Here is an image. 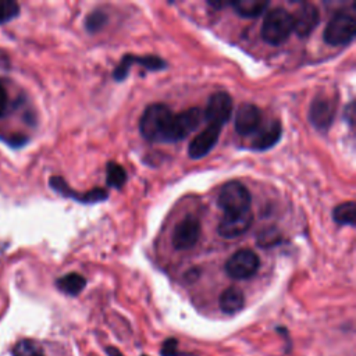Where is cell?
<instances>
[{"label":"cell","instance_id":"6da1fadb","mask_svg":"<svg viewBox=\"0 0 356 356\" xmlns=\"http://www.w3.org/2000/svg\"><path fill=\"white\" fill-rule=\"evenodd\" d=\"M172 115L170 107L163 103L147 106L139 120V131L142 136L152 142H163Z\"/></svg>","mask_w":356,"mask_h":356},{"label":"cell","instance_id":"7a4b0ae2","mask_svg":"<svg viewBox=\"0 0 356 356\" xmlns=\"http://www.w3.org/2000/svg\"><path fill=\"white\" fill-rule=\"evenodd\" d=\"M293 32L292 15L282 7H275L267 11L261 24V38L273 46L284 43Z\"/></svg>","mask_w":356,"mask_h":356},{"label":"cell","instance_id":"3957f363","mask_svg":"<svg viewBox=\"0 0 356 356\" xmlns=\"http://www.w3.org/2000/svg\"><path fill=\"white\" fill-rule=\"evenodd\" d=\"M217 203L225 211V214L242 213L250 210L252 196L242 182L228 181L220 189Z\"/></svg>","mask_w":356,"mask_h":356},{"label":"cell","instance_id":"277c9868","mask_svg":"<svg viewBox=\"0 0 356 356\" xmlns=\"http://www.w3.org/2000/svg\"><path fill=\"white\" fill-rule=\"evenodd\" d=\"M355 33V18L345 11H338L327 22L324 29V40L331 46H342L352 42Z\"/></svg>","mask_w":356,"mask_h":356},{"label":"cell","instance_id":"5b68a950","mask_svg":"<svg viewBox=\"0 0 356 356\" xmlns=\"http://www.w3.org/2000/svg\"><path fill=\"white\" fill-rule=\"evenodd\" d=\"M202 121V113L197 107H192L174 114L164 135L163 142H178L185 139L192 131H195Z\"/></svg>","mask_w":356,"mask_h":356},{"label":"cell","instance_id":"8992f818","mask_svg":"<svg viewBox=\"0 0 356 356\" xmlns=\"http://www.w3.org/2000/svg\"><path fill=\"white\" fill-rule=\"evenodd\" d=\"M260 267V259L252 249L236 250L225 263V273L234 280H248Z\"/></svg>","mask_w":356,"mask_h":356},{"label":"cell","instance_id":"52a82bcc","mask_svg":"<svg viewBox=\"0 0 356 356\" xmlns=\"http://www.w3.org/2000/svg\"><path fill=\"white\" fill-rule=\"evenodd\" d=\"M200 238V221L196 216L188 214L174 228L172 245L178 250L192 249Z\"/></svg>","mask_w":356,"mask_h":356},{"label":"cell","instance_id":"ba28073f","mask_svg":"<svg viewBox=\"0 0 356 356\" xmlns=\"http://www.w3.org/2000/svg\"><path fill=\"white\" fill-rule=\"evenodd\" d=\"M232 115V97L224 92L218 90L209 97L204 117L209 125L222 127Z\"/></svg>","mask_w":356,"mask_h":356},{"label":"cell","instance_id":"9c48e42d","mask_svg":"<svg viewBox=\"0 0 356 356\" xmlns=\"http://www.w3.org/2000/svg\"><path fill=\"white\" fill-rule=\"evenodd\" d=\"M335 115V103L330 97H316L309 108V121L318 131H327Z\"/></svg>","mask_w":356,"mask_h":356},{"label":"cell","instance_id":"30bf717a","mask_svg":"<svg viewBox=\"0 0 356 356\" xmlns=\"http://www.w3.org/2000/svg\"><path fill=\"white\" fill-rule=\"evenodd\" d=\"M253 224V214L250 210L242 213H229L224 214L218 224V234L222 238L232 239L245 234Z\"/></svg>","mask_w":356,"mask_h":356},{"label":"cell","instance_id":"8fae6325","mask_svg":"<svg viewBox=\"0 0 356 356\" xmlns=\"http://www.w3.org/2000/svg\"><path fill=\"white\" fill-rule=\"evenodd\" d=\"M234 124H235V131L242 136L254 134L261 124L260 108L252 103H242L235 111Z\"/></svg>","mask_w":356,"mask_h":356},{"label":"cell","instance_id":"7c38bea8","mask_svg":"<svg viewBox=\"0 0 356 356\" xmlns=\"http://www.w3.org/2000/svg\"><path fill=\"white\" fill-rule=\"evenodd\" d=\"M292 15L293 32L299 38H307L320 22V13L314 4H302Z\"/></svg>","mask_w":356,"mask_h":356},{"label":"cell","instance_id":"4fadbf2b","mask_svg":"<svg viewBox=\"0 0 356 356\" xmlns=\"http://www.w3.org/2000/svg\"><path fill=\"white\" fill-rule=\"evenodd\" d=\"M49 185L51 186V189L57 193H60L64 197H71L76 202L81 203H96V202H103L104 199H107V192L102 188H95L89 192L85 193H78L75 191H72L68 184L61 178V177H51L49 179Z\"/></svg>","mask_w":356,"mask_h":356},{"label":"cell","instance_id":"5bb4252c","mask_svg":"<svg viewBox=\"0 0 356 356\" xmlns=\"http://www.w3.org/2000/svg\"><path fill=\"white\" fill-rule=\"evenodd\" d=\"M221 127L217 125H207L200 134H197L189 143L188 156L193 160L204 157L217 143L220 138Z\"/></svg>","mask_w":356,"mask_h":356},{"label":"cell","instance_id":"9a60e30c","mask_svg":"<svg viewBox=\"0 0 356 356\" xmlns=\"http://www.w3.org/2000/svg\"><path fill=\"white\" fill-rule=\"evenodd\" d=\"M256 132L257 134L252 140V147L256 150H267L281 139L282 127L278 120H274L268 122L266 127L259 128Z\"/></svg>","mask_w":356,"mask_h":356},{"label":"cell","instance_id":"2e32d148","mask_svg":"<svg viewBox=\"0 0 356 356\" xmlns=\"http://www.w3.org/2000/svg\"><path fill=\"white\" fill-rule=\"evenodd\" d=\"M220 309L227 314H235L239 310H242L245 305V296L243 292L236 286L227 288L221 295L218 300Z\"/></svg>","mask_w":356,"mask_h":356},{"label":"cell","instance_id":"e0dca14e","mask_svg":"<svg viewBox=\"0 0 356 356\" xmlns=\"http://www.w3.org/2000/svg\"><path fill=\"white\" fill-rule=\"evenodd\" d=\"M232 6L235 13L245 18H256L263 14L270 6L268 0H236L228 3Z\"/></svg>","mask_w":356,"mask_h":356},{"label":"cell","instance_id":"ac0fdd59","mask_svg":"<svg viewBox=\"0 0 356 356\" xmlns=\"http://www.w3.org/2000/svg\"><path fill=\"white\" fill-rule=\"evenodd\" d=\"M56 286L70 296H76L86 286V280L78 273H68L56 281Z\"/></svg>","mask_w":356,"mask_h":356},{"label":"cell","instance_id":"d6986e66","mask_svg":"<svg viewBox=\"0 0 356 356\" xmlns=\"http://www.w3.org/2000/svg\"><path fill=\"white\" fill-rule=\"evenodd\" d=\"M332 218L337 224L339 225H355V218H356V204L355 202H345L338 204L332 210Z\"/></svg>","mask_w":356,"mask_h":356},{"label":"cell","instance_id":"ffe728a7","mask_svg":"<svg viewBox=\"0 0 356 356\" xmlns=\"http://www.w3.org/2000/svg\"><path fill=\"white\" fill-rule=\"evenodd\" d=\"M107 185L115 189H121L127 182V171L115 161H108L106 167Z\"/></svg>","mask_w":356,"mask_h":356},{"label":"cell","instance_id":"44dd1931","mask_svg":"<svg viewBox=\"0 0 356 356\" xmlns=\"http://www.w3.org/2000/svg\"><path fill=\"white\" fill-rule=\"evenodd\" d=\"M124 58L129 63H138L140 64L142 67H145L146 70H150V71H160V70H164L167 68V63L160 58L159 56H135V54H125Z\"/></svg>","mask_w":356,"mask_h":356},{"label":"cell","instance_id":"7402d4cb","mask_svg":"<svg viewBox=\"0 0 356 356\" xmlns=\"http://www.w3.org/2000/svg\"><path fill=\"white\" fill-rule=\"evenodd\" d=\"M107 21L108 17L103 10H93L85 18V28L89 33H96L107 24Z\"/></svg>","mask_w":356,"mask_h":356},{"label":"cell","instance_id":"603a6c76","mask_svg":"<svg viewBox=\"0 0 356 356\" xmlns=\"http://www.w3.org/2000/svg\"><path fill=\"white\" fill-rule=\"evenodd\" d=\"M14 356H44L42 352V348L31 341V339H22L19 341L14 349H13Z\"/></svg>","mask_w":356,"mask_h":356},{"label":"cell","instance_id":"cb8c5ba5","mask_svg":"<svg viewBox=\"0 0 356 356\" xmlns=\"http://www.w3.org/2000/svg\"><path fill=\"white\" fill-rule=\"evenodd\" d=\"M281 241V234L275 227H266L257 235V243L261 248L274 246Z\"/></svg>","mask_w":356,"mask_h":356},{"label":"cell","instance_id":"d4e9b609","mask_svg":"<svg viewBox=\"0 0 356 356\" xmlns=\"http://www.w3.org/2000/svg\"><path fill=\"white\" fill-rule=\"evenodd\" d=\"M19 15V4L14 0H0V25Z\"/></svg>","mask_w":356,"mask_h":356},{"label":"cell","instance_id":"484cf974","mask_svg":"<svg viewBox=\"0 0 356 356\" xmlns=\"http://www.w3.org/2000/svg\"><path fill=\"white\" fill-rule=\"evenodd\" d=\"M161 355L163 356H188L186 353L178 352V341L174 338H168L164 341L161 348Z\"/></svg>","mask_w":356,"mask_h":356},{"label":"cell","instance_id":"4316f807","mask_svg":"<svg viewBox=\"0 0 356 356\" xmlns=\"http://www.w3.org/2000/svg\"><path fill=\"white\" fill-rule=\"evenodd\" d=\"M7 104H8V96H7V92L0 81V117H3L7 111Z\"/></svg>","mask_w":356,"mask_h":356},{"label":"cell","instance_id":"83f0119b","mask_svg":"<svg viewBox=\"0 0 356 356\" xmlns=\"http://www.w3.org/2000/svg\"><path fill=\"white\" fill-rule=\"evenodd\" d=\"M0 68H3V70L10 68V57L3 50H0Z\"/></svg>","mask_w":356,"mask_h":356},{"label":"cell","instance_id":"f1b7e54d","mask_svg":"<svg viewBox=\"0 0 356 356\" xmlns=\"http://www.w3.org/2000/svg\"><path fill=\"white\" fill-rule=\"evenodd\" d=\"M106 352H107L108 356H122V355L118 352V349H115V348H113V346H107V348H106Z\"/></svg>","mask_w":356,"mask_h":356},{"label":"cell","instance_id":"f546056e","mask_svg":"<svg viewBox=\"0 0 356 356\" xmlns=\"http://www.w3.org/2000/svg\"><path fill=\"white\" fill-rule=\"evenodd\" d=\"M142 356H147V355H142Z\"/></svg>","mask_w":356,"mask_h":356}]
</instances>
